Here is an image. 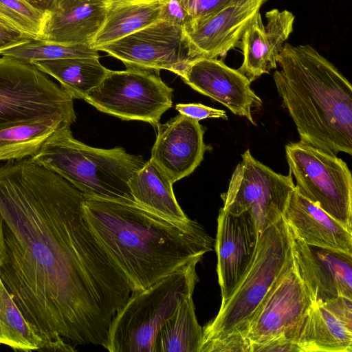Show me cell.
Returning <instances> with one entry per match:
<instances>
[{"mask_svg":"<svg viewBox=\"0 0 352 352\" xmlns=\"http://www.w3.org/2000/svg\"><path fill=\"white\" fill-rule=\"evenodd\" d=\"M73 123L63 116H48L0 124V161L32 157L56 131Z\"/></svg>","mask_w":352,"mask_h":352,"instance_id":"obj_22","label":"cell"},{"mask_svg":"<svg viewBox=\"0 0 352 352\" xmlns=\"http://www.w3.org/2000/svg\"><path fill=\"white\" fill-rule=\"evenodd\" d=\"M274 80L300 141L324 151L352 155V87L310 45L285 43Z\"/></svg>","mask_w":352,"mask_h":352,"instance_id":"obj_3","label":"cell"},{"mask_svg":"<svg viewBox=\"0 0 352 352\" xmlns=\"http://www.w3.org/2000/svg\"><path fill=\"white\" fill-rule=\"evenodd\" d=\"M96 50L119 59L126 67L166 69L175 74L193 59L184 29L162 20Z\"/></svg>","mask_w":352,"mask_h":352,"instance_id":"obj_12","label":"cell"},{"mask_svg":"<svg viewBox=\"0 0 352 352\" xmlns=\"http://www.w3.org/2000/svg\"><path fill=\"white\" fill-rule=\"evenodd\" d=\"M30 158L61 176L86 197L136 204L129 182L145 161L122 147H91L75 139L70 126H66L56 131Z\"/></svg>","mask_w":352,"mask_h":352,"instance_id":"obj_5","label":"cell"},{"mask_svg":"<svg viewBox=\"0 0 352 352\" xmlns=\"http://www.w3.org/2000/svg\"><path fill=\"white\" fill-rule=\"evenodd\" d=\"M166 0H125L110 3L106 19L91 46L124 38L160 20Z\"/></svg>","mask_w":352,"mask_h":352,"instance_id":"obj_24","label":"cell"},{"mask_svg":"<svg viewBox=\"0 0 352 352\" xmlns=\"http://www.w3.org/2000/svg\"><path fill=\"white\" fill-rule=\"evenodd\" d=\"M177 75L195 91L255 124L252 109L261 107L263 102L251 89V82L238 69L216 58L197 57L189 60Z\"/></svg>","mask_w":352,"mask_h":352,"instance_id":"obj_13","label":"cell"},{"mask_svg":"<svg viewBox=\"0 0 352 352\" xmlns=\"http://www.w3.org/2000/svg\"><path fill=\"white\" fill-rule=\"evenodd\" d=\"M34 39L36 38L21 32L0 15V54Z\"/></svg>","mask_w":352,"mask_h":352,"instance_id":"obj_32","label":"cell"},{"mask_svg":"<svg viewBox=\"0 0 352 352\" xmlns=\"http://www.w3.org/2000/svg\"><path fill=\"white\" fill-rule=\"evenodd\" d=\"M110 3L104 0H56L47 11L40 40L90 45L104 22Z\"/></svg>","mask_w":352,"mask_h":352,"instance_id":"obj_20","label":"cell"},{"mask_svg":"<svg viewBox=\"0 0 352 352\" xmlns=\"http://www.w3.org/2000/svg\"><path fill=\"white\" fill-rule=\"evenodd\" d=\"M34 6L44 10L48 11L56 0H28Z\"/></svg>","mask_w":352,"mask_h":352,"instance_id":"obj_34","label":"cell"},{"mask_svg":"<svg viewBox=\"0 0 352 352\" xmlns=\"http://www.w3.org/2000/svg\"><path fill=\"white\" fill-rule=\"evenodd\" d=\"M0 15L21 32L41 39L47 11L28 0H0Z\"/></svg>","mask_w":352,"mask_h":352,"instance_id":"obj_29","label":"cell"},{"mask_svg":"<svg viewBox=\"0 0 352 352\" xmlns=\"http://www.w3.org/2000/svg\"><path fill=\"white\" fill-rule=\"evenodd\" d=\"M233 1L234 0H184L192 19V27L191 30Z\"/></svg>","mask_w":352,"mask_h":352,"instance_id":"obj_31","label":"cell"},{"mask_svg":"<svg viewBox=\"0 0 352 352\" xmlns=\"http://www.w3.org/2000/svg\"><path fill=\"white\" fill-rule=\"evenodd\" d=\"M291 233L296 265L313 301L352 298V254L309 245Z\"/></svg>","mask_w":352,"mask_h":352,"instance_id":"obj_14","label":"cell"},{"mask_svg":"<svg viewBox=\"0 0 352 352\" xmlns=\"http://www.w3.org/2000/svg\"><path fill=\"white\" fill-rule=\"evenodd\" d=\"M265 17V25L258 12L241 39L243 60L238 70L251 82L277 68L278 54L293 32L295 17L289 10L274 8Z\"/></svg>","mask_w":352,"mask_h":352,"instance_id":"obj_19","label":"cell"},{"mask_svg":"<svg viewBox=\"0 0 352 352\" xmlns=\"http://www.w3.org/2000/svg\"><path fill=\"white\" fill-rule=\"evenodd\" d=\"M313 302L293 255L249 322L245 336L248 352H299L297 336Z\"/></svg>","mask_w":352,"mask_h":352,"instance_id":"obj_7","label":"cell"},{"mask_svg":"<svg viewBox=\"0 0 352 352\" xmlns=\"http://www.w3.org/2000/svg\"><path fill=\"white\" fill-rule=\"evenodd\" d=\"M85 198L30 157L0 164V278L43 340L42 351L104 348L110 323L131 293L85 219Z\"/></svg>","mask_w":352,"mask_h":352,"instance_id":"obj_1","label":"cell"},{"mask_svg":"<svg viewBox=\"0 0 352 352\" xmlns=\"http://www.w3.org/2000/svg\"><path fill=\"white\" fill-rule=\"evenodd\" d=\"M289 173L298 191L352 231V177L336 154L302 141L285 146Z\"/></svg>","mask_w":352,"mask_h":352,"instance_id":"obj_8","label":"cell"},{"mask_svg":"<svg viewBox=\"0 0 352 352\" xmlns=\"http://www.w3.org/2000/svg\"><path fill=\"white\" fill-rule=\"evenodd\" d=\"M160 20L180 26L184 32L190 30L192 27V19L184 0H166Z\"/></svg>","mask_w":352,"mask_h":352,"instance_id":"obj_30","label":"cell"},{"mask_svg":"<svg viewBox=\"0 0 352 352\" xmlns=\"http://www.w3.org/2000/svg\"><path fill=\"white\" fill-rule=\"evenodd\" d=\"M5 257V241L3 230V219L0 214V267L3 262Z\"/></svg>","mask_w":352,"mask_h":352,"instance_id":"obj_35","label":"cell"},{"mask_svg":"<svg viewBox=\"0 0 352 352\" xmlns=\"http://www.w3.org/2000/svg\"><path fill=\"white\" fill-rule=\"evenodd\" d=\"M176 110L182 115L198 121L207 118L227 119L225 111L214 109L200 103L177 104Z\"/></svg>","mask_w":352,"mask_h":352,"instance_id":"obj_33","label":"cell"},{"mask_svg":"<svg viewBox=\"0 0 352 352\" xmlns=\"http://www.w3.org/2000/svg\"><path fill=\"white\" fill-rule=\"evenodd\" d=\"M292 233L282 216L258 234L248 267L217 316L204 327L200 352H248L245 336L258 305L293 256Z\"/></svg>","mask_w":352,"mask_h":352,"instance_id":"obj_4","label":"cell"},{"mask_svg":"<svg viewBox=\"0 0 352 352\" xmlns=\"http://www.w3.org/2000/svg\"><path fill=\"white\" fill-rule=\"evenodd\" d=\"M0 344L14 351L42 350L45 345L25 319L0 278Z\"/></svg>","mask_w":352,"mask_h":352,"instance_id":"obj_27","label":"cell"},{"mask_svg":"<svg viewBox=\"0 0 352 352\" xmlns=\"http://www.w3.org/2000/svg\"><path fill=\"white\" fill-rule=\"evenodd\" d=\"M159 72L126 67L109 70L102 82L84 98L103 113L123 120H140L157 127L161 116L172 107L173 89Z\"/></svg>","mask_w":352,"mask_h":352,"instance_id":"obj_10","label":"cell"},{"mask_svg":"<svg viewBox=\"0 0 352 352\" xmlns=\"http://www.w3.org/2000/svg\"><path fill=\"white\" fill-rule=\"evenodd\" d=\"M295 187L290 173L274 171L248 149L232 175L228 190L221 195V209L234 214L248 212L260 234L283 216Z\"/></svg>","mask_w":352,"mask_h":352,"instance_id":"obj_11","label":"cell"},{"mask_svg":"<svg viewBox=\"0 0 352 352\" xmlns=\"http://www.w3.org/2000/svg\"><path fill=\"white\" fill-rule=\"evenodd\" d=\"M73 98L35 65L0 58V124L60 116L74 122Z\"/></svg>","mask_w":352,"mask_h":352,"instance_id":"obj_9","label":"cell"},{"mask_svg":"<svg viewBox=\"0 0 352 352\" xmlns=\"http://www.w3.org/2000/svg\"><path fill=\"white\" fill-rule=\"evenodd\" d=\"M204 330L192 296L184 298L157 334L155 352H200Z\"/></svg>","mask_w":352,"mask_h":352,"instance_id":"obj_26","label":"cell"},{"mask_svg":"<svg viewBox=\"0 0 352 352\" xmlns=\"http://www.w3.org/2000/svg\"><path fill=\"white\" fill-rule=\"evenodd\" d=\"M32 64L38 60L74 58H98V51L89 45H66L34 39L0 54Z\"/></svg>","mask_w":352,"mask_h":352,"instance_id":"obj_28","label":"cell"},{"mask_svg":"<svg viewBox=\"0 0 352 352\" xmlns=\"http://www.w3.org/2000/svg\"><path fill=\"white\" fill-rule=\"evenodd\" d=\"M195 259L146 289L131 293L112 319L104 347L109 352H155L157 333L180 302L192 296L199 277Z\"/></svg>","mask_w":352,"mask_h":352,"instance_id":"obj_6","label":"cell"},{"mask_svg":"<svg viewBox=\"0 0 352 352\" xmlns=\"http://www.w3.org/2000/svg\"><path fill=\"white\" fill-rule=\"evenodd\" d=\"M32 64L58 80L73 99H84L110 70L100 63L98 58L38 60Z\"/></svg>","mask_w":352,"mask_h":352,"instance_id":"obj_25","label":"cell"},{"mask_svg":"<svg viewBox=\"0 0 352 352\" xmlns=\"http://www.w3.org/2000/svg\"><path fill=\"white\" fill-rule=\"evenodd\" d=\"M156 128L150 160L174 184L192 173L210 148L204 129L198 120L180 113Z\"/></svg>","mask_w":352,"mask_h":352,"instance_id":"obj_15","label":"cell"},{"mask_svg":"<svg viewBox=\"0 0 352 352\" xmlns=\"http://www.w3.org/2000/svg\"><path fill=\"white\" fill-rule=\"evenodd\" d=\"M268 0H234L194 28L184 32L192 58L224 57L236 47L261 6Z\"/></svg>","mask_w":352,"mask_h":352,"instance_id":"obj_16","label":"cell"},{"mask_svg":"<svg viewBox=\"0 0 352 352\" xmlns=\"http://www.w3.org/2000/svg\"><path fill=\"white\" fill-rule=\"evenodd\" d=\"M283 217L294 235L305 243L352 254V231L302 196L296 187Z\"/></svg>","mask_w":352,"mask_h":352,"instance_id":"obj_21","label":"cell"},{"mask_svg":"<svg viewBox=\"0 0 352 352\" xmlns=\"http://www.w3.org/2000/svg\"><path fill=\"white\" fill-rule=\"evenodd\" d=\"M258 236L248 212L234 214L220 209L214 248L221 301L229 296L251 262Z\"/></svg>","mask_w":352,"mask_h":352,"instance_id":"obj_17","label":"cell"},{"mask_svg":"<svg viewBox=\"0 0 352 352\" xmlns=\"http://www.w3.org/2000/svg\"><path fill=\"white\" fill-rule=\"evenodd\" d=\"M107 2H109V3H113V2H116V1H125V0H104Z\"/></svg>","mask_w":352,"mask_h":352,"instance_id":"obj_36","label":"cell"},{"mask_svg":"<svg viewBox=\"0 0 352 352\" xmlns=\"http://www.w3.org/2000/svg\"><path fill=\"white\" fill-rule=\"evenodd\" d=\"M85 219L131 292L156 283L213 250L214 240L196 221H175L136 204L86 197Z\"/></svg>","mask_w":352,"mask_h":352,"instance_id":"obj_2","label":"cell"},{"mask_svg":"<svg viewBox=\"0 0 352 352\" xmlns=\"http://www.w3.org/2000/svg\"><path fill=\"white\" fill-rule=\"evenodd\" d=\"M299 352L352 351V298L313 302L296 341Z\"/></svg>","mask_w":352,"mask_h":352,"instance_id":"obj_18","label":"cell"},{"mask_svg":"<svg viewBox=\"0 0 352 352\" xmlns=\"http://www.w3.org/2000/svg\"><path fill=\"white\" fill-rule=\"evenodd\" d=\"M173 184L151 160L145 162L129 182L136 204L172 221H187L189 218L175 198Z\"/></svg>","mask_w":352,"mask_h":352,"instance_id":"obj_23","label":"cell"}]
</instances>
